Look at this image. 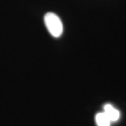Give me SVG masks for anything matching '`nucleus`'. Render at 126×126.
<instances>
[{
  "mask_svg": "<svg viewBox=\"0 0 126 126\" xmlns=\"http://www.w3.org/2000/svg\"><path fill=\"white\" fill-rule=\"evenodd\" d=\"M95 121L98 126H110L111 121L104 112L99 113L95 116Z\"/></svg>",
  "mask_w": 126,
  "mask_h": 126,
  "instance_id": "nucleus-3",
  "label": "nucleus"
},
{
  "mask_svg": "<svg viewBox=\"0 0 126 126\" xmlns=\"http://www.w3.org/2000/svg\"><path fill=\"white\" fill-rule=\"evenodd\" d=\"M44 23L52 36L54 37L61 36L63 32V25L58 15L52 12L46 14L44 16Z\"/></svg>",
  "mask_w": 126,
  "mask_h": 126,
  "instance_id": "nucleus-1",
  "label": "nucleus"
},
{
  "mask_svg": "<svg viewBox=\"0 0 126 126\" xmlns=\"http://www.w3.org/2000/svg\"><path fill=\"white\" fill-rule=\"evenodd\" d=\"M104 113L111 122H116L120 118V112L111 104H107L104 106Z\"/></svg>",
  "mask_w": 126,
  "mask_h": 126,
  "instance_id": "nucleus-2",
  "label": "nucleus"
}]
</instances>
